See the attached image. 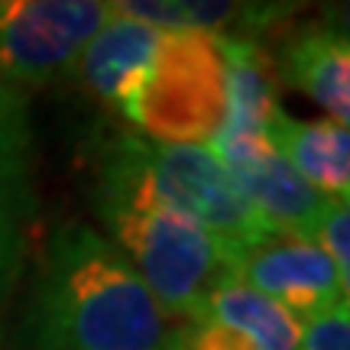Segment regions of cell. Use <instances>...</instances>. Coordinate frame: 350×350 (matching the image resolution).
Returning <instances> with one entry per match:
<instances>
[{
  "instance_id": "obj_1",
  "label": "cell",
  "mask_w": 350,
  "mask_h": 350,
  "mask_svg": "<svg viewBox=\"0 0 350 350\" xmlns=\"http://www.w3.org/2000/svg\"><path fill=\"white\" fill-rule=\"evenodd\" d=\"M182 331L100 230L72 221L49 237L23 314L29 350H178Z\"/></svg>"
},
{
  "instance_id": "obj_2",
  "label": "cell",
  "mask_w": 350,
  "mask_h": 350,
  "mask_svg": "<svg viewBox=\"0 0 350 350\" xmlns=\"http://www.w3.org/2000/svg\"><path fill=\"white\" fill-rule=\"evenodd\" d=\"M94 211L111 243L178 321H198L214 292L237 279L240 253L152 191L133 156L130 133L111 137L100 150Z\"/></svg>"
},
{
  "instance_id": "obj_3",
  "label": "cell",
  "mask_w": 350,
  "mask_h": 350,
  "mask_svg": "<svg viewBox=\"0 0 350 350\" xmlns=\"http://www.w3.org/2000/svg\"><path fill=\"white\" fill-rule=\"evenodd\" d=\"M120 117L150 143L208 146L227 117L224 39L163 29L143 81L120 104Z\"/></svg>"
},
{
  "instance_id": "obj_4",
  "label": "cell",
  "mask_w": 350,
  "mask_h": 350,
  "mask_svg": "<svg viewBox=\"0 0 350 350\" xmlns=\"http://www.w3.org/2000/svg\"><path fill=\"white\" fill-rule=\"evenodd\" d=\"M130 146L152 191L208 234L224 240L227 247L243 253L275 234L240 195L237 182L211 152V146L150 143L137 133H130Z\"/></svg>"
},
{
  "instance_id": "obj_5",
  "label": "cell",
  "mask_w": 350,
  "mask_h": 350,
  "mask_svg": "<svg viewBox=\"0 0 350 350\" xmlns=\"http://www.w3.org/2000/svg\"><path fill=\"white\" fill-rule=\"evenodd\" d=\"M113 16L100 0H7L0 3V78L13 88L52 85Z\"/></svg>"
},
{
  "instance_id": "obj_6",
  "label": "cell",
  "mask_w": 350,
  "mask_h": 350,
  "mask_svg": "<svg viewBox=\"0 0 350 350\" xmlns=\"http://www.w3.org/2000/svg\"><path fill=\"white\" fill-rule=\"evenodd\" d=\"M224 39V36H221ZM227 52V117L208 143L227 172L273 152V130L286 117L279 104L269 49L256 39H224Z\"/></svg>"
},
{
  "instance_id": "obj_7",
  "label": "cell",
  "mask_w": 350,
  "mask_h": 350,
  "mask_svg": "<svg viewBox=\"0 0 350 350\" xmlns=\"http://www.w3.org/2000/svg\"><path fill=\"white\" fill-rule=\"evenodd\" d=\"M237 279L279 301L299 321H312L344 305L338 269L318 240L269 234L237 256Z\"/></svg>"
},
{
  "instance_id": "obj_8",
  "label": "cell",
  "mask_w": 350,
  "mask_h": 350,
  "mask_svg": "<svg viewBox=\"0 0 350 350\" xmlns=\"http://www.w3.org/2000/svg\"><path fill=\"white\" fill-rule=\"evenodd\" d=\"M269 52L279 85L314 100L331 124L350 130V42L318 20L282 26Z\"/></svg>"
},
{
  "instance_id": "obj_9",
  "label": "cell",
  "mask_w": 350,
  "mask_h": 350,
  "mask_svg": "<svg viewBox=\"0 0 350 350\" xmlns=\"http://www.w3.org/2000/svg\"><path fill=\"white\" fill-rule=\"evenodd\" d=\"M159 36L163 29L143 23L137 16H126L113 7V16L94 33L72 72L81 78L88 94L120 111V104L137 91L146 75Z\"/></svg>"
},
{
  "instance_id": "obj_10",
  "label": "cell",
  "mask_w": 350,
  "mask_h": 350,
  "mask_svg": "<svg viewBox=\"0 0 350 350\" xmlns=\"http://www.w3.org/2000/svg\"><path fill=\"white\" fill-rule=\"evenodd\" d=\"M230 178L237 182L240 195L250 201L253 211L260 214L275 234L318 240L321 217H325L331 201L325 195H318L275 150L234 169Z\"/></svg>"
},
{
  "instance_id": "obj_11",
  "label": "cell",
  "mask_w": 350,
  "mask_h": 350,
  "mask_svg": "<svg viewBox=\"0 0 350 350\" xmlns=\"http://www.w3.org/2000/svg\"><path fill=\"white\" fill-rule=\"evenodd\" d=\"M273 146L308 185L334 204L350 208V130L331 120L282 117L273 130Z\"/></svg>"
},
{
  "instance_id": "obj_12",
  "label": "cell",
  "mask_w": 350,
  "mask_h": 350,
  "mask_svg": "<svg viewBox=\"0 0 350 350\" xmlns=\"http://www.w3.org/2000/svg\"><path fill=\"white\" fill-rule=\"evenodd\" d=\"M198 321L230 327L253 350H301L305 340V325L295 314L240 279H230L214 292Z\"/></svg>"
},
{
  "instance_id": "obj_13",
  "label": "cell",
  "mask_w": 350,
  "mask_h": 350,
  "mask_svg": "<svg viewBox=\"0 0 350 350\" xmlns=\"http://www.w3.org/2000/svg\"><path fill=\"white\" fill-rule=\"evenodd\" d=\"M29 152L33 130L26 94L0 78V191L29 188Z\"/></svg>"
},
{
  "instance_id": "obj_14",
  "label": "cell",
  "mask_w": 350,
  "mask_h": 350,
  "mask_svg": "<svg viewBox=\"0 0 350 350\" xmlns=\"http://www.w3.org/2000/svg\"><path fill=\"white\" fill-rule=\"evenodd\" d=\"M33 211V191H0V338H3V314L10 301L26 250V217Z\"/></svg>"
},
{
  "instance_id": "obj_15",
  "label": "cell",
  "mask_w": 350,
  "mask_h": 350,
  "mask_svg": "<svg viewBox=\"0 0 350 350\" xmlns=\"http://www.w3.org/2000/svg\"><path fill=\"white\" fill-rule=\"evenodd\" d=\"M318 243L325 247L331 256L334 269L340 279V295H344V308L350 312V208L347 204H327L325 217H321V230H318Z\"/></svg>"
},
{
  "instance_id": "obj_16",
  "label": "cell",
  "mask_w": 350,
  "mask_h": 350,
  "mask_svg": "<svg viewBox=\"0 0 350 350\" xmlns=\"http://www.w3.org/2000/svg\"><path fill=\"white\" fill-rule=\"evenodd\" d=\"M301 350H350V312L340 305L334 312L305 321Z\"/></svg>"
},
{
  "instance_id": "obj_17",
  "label": "cell",
  "mask_w": 350,
  "mask_h": 350,
  "mask_svg": "<svg viewBox=\"0 0 350 350\" xmlns=\"http://www.w3.org/2000/svg\"><path fill=\"white\" fill-rule=\"evenodd\" d=\"M318 23L350 42V0H340V3H325V7H318Z\"/></svg>"
}]
</instances>
